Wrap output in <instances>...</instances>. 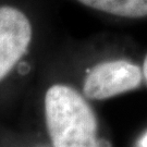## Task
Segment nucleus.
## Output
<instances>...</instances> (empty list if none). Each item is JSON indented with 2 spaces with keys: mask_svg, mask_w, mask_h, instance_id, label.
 Masks as SVG:
<instances>
[{
  "mask_svg": "<svg viewBox=\"0 0 147 147\" xmlns=\"http://www.w3.org/2000/svg\"><path fill=\"white\" fill-rule=\"evenodd\" d=\"M143 71L136 63L116 59L97 63L89 70L83 83L85 97L104 100L140 87Z\"/></svg>",
  "mask_w": 147,
  "mask_h": 147,
  "instance_id": "2",
  "label": "nucleus"
},
{
  "mask_svg": "<svg viewBox=\"0 0 147 147\" xmlns=\"http://www.w3.org/2000/svg\"><path fill=\"white\" fill-rule=\"evenodd\" d=\"M88 9L106 16L129 19H147V0H76Z\"/></svg>",
  "mask_w": 147,
  "mask_h": 147,
  "instance_id": "4",
  "label": "nucleus"
},
{
  "mask_svg": "<svg viewBox=\"0 0 147 147\" xmlns=\"http://www.w3.org/2000/svg\"><path fill=\"white\" fill-rule=\"evenodd\" d=\"M33 39V24L20 8L0 5V81L22 59Z\"/></svg>",
  "mask_w": 147,
  "mask_h": 147,
  "instance_id": "3",
  "label": "nucleus"
},
{
  "mask_svg": "<svg viewBox=\"0 0 147 147\" xmlns=\"http://www.w3.org/2000/svg\"><path fill=\"white\" fill-rule=\"evenodd\" d=\"M142 71H143V78H144V81L146 82L147 84V53L144 58V61H143V65H142Z\"/></svg>",
  "mask_w": 147,
  "mask_h": 147,
  "instance_id": "5",
  "label": "nucleus"
},
{
  "mask_svg": "<svg viewBox=\"0 0 147 147\" xmlns=\"http://www.w3.org/2000/svg\"><path fill=\"white\" fill-rule=\"evenodd\" d=\"M46 123L53 147H97V120L73 87L55 84L45 96Z\"/></svg>",
  "mask_w": 147,
  "mask_h": 147,
  "instance_id": "1",
  "label": "nucleus"
},
{
  "mask_svg": "<svg viewBox=\"0 0 147 147\" xmlns=\"http://www.w3.org/2000/svg\"><path fill=\"white\" fill-rule=\"evenodd\" d=\"M140 145H141V147H147V134H145V135L142 137Z\"/></svg>",
  "mask_w": 147,
  "mask_h": 147,
  "instance_id": "7",
  "label": "nucleus"
},
{
  "mask_svg": "<svg viewBox=\"0 0 147 147\" xmlns=\"http://www.w3.org/2000/svg\"><path fill=\"white\" fill-rule=\"evenodd\" d=\"M97 147H110V144L107 141H97Z\"/></svg>",
  "mask_w": 147,
  "mask_h": 147,
  "instance_id": "6",
  "label": "nucleus"
}]
</instances>
